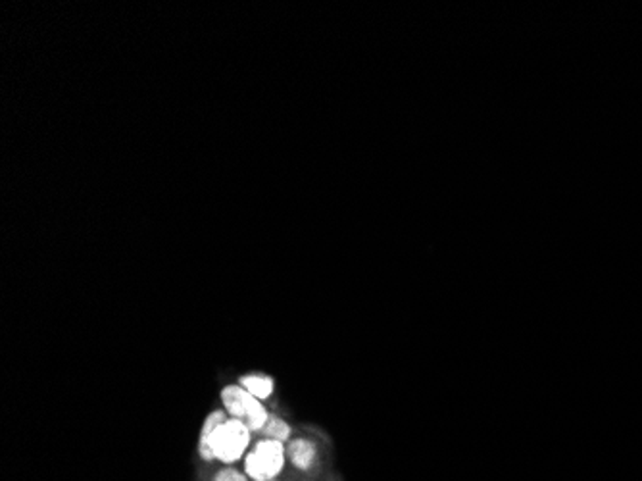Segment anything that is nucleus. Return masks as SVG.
Segmentation results:
<instances>
[{
    "label": "nucleus",
    "mask_w": 642,
    "mask_h": 481,
    "mask_svg": "<svg viewBox=\"0 0 642 481\" xmlns=\"http://www.w3.org/2000/svg\"><path fill=\"white\" fill-rule=\"evenodd\" d=\"M241 387H244L250 395L262 401L271 395L273 380L268 378V375H247V378L241 380Z\"/></svg>",
    "instance_id": "39448f33"
},
{
    "label": "nucleus",
    "mask_w": 642,
    "mask_h": 481,
    "mask_svg": "<svg viewBox=\"0 0 642 481\" xmlns=\"http://www.w3.org/2000/svg\"><path fill=\"white\" fill-rule=\"evenodd\" d=\"M285 464L283 443L264 439L260 441L252 453L247 457L244 468L254 481H269L278 476Z\"/></svg>",
    "instance_id": "7ed1b4c3"
},
{
    "label": "nucleus",
    "mask_w": 642,
    "mask_h": 481,
    "mask_svg": "<svg viewBox=\"0 0 642 481\" xmlns=\"http://www.w3.org/2000/svg\"><path fill=\"white\" fill-rule=\"evenodd\" d=\"M250 441V429L244 426L239 420H225L212 433L210 439V448L213 453V458L222 460L223 464H233L237 462L244 448L249 447Z\"/></svg>",
    "instance_id": "f03ea898"
},
{
    "label": "nucleus",
    "mask_w": 642,
    "mask_h": 481,
    "mask_svg": "<svg viewBox=\"0 0 642 481\" xmlns=\"http://www.w3.org/2000/svg\"><path fill=\"white\" fill-rule=\"evenodd\" d=\"M316 457V448L310 441L297 439L288 443V458L293 460V464L300 470H308L310 464Z\"/></svg>",
    "instance_id": "20e7f679"
},
{
    "label": "nucleus",
    "mask_w": 642,
    "mask_h": 481,
    "mask_svg": "<svg viewBox=\"0 0 642 481\" xmlns=\"http://www.w3.org/2000/svg\"><path fill=\"white\" fill-rule=\"evenodd\" d=\"M213 481H247V477H244V476L239 474V472H235L233 468H225V470H222V472L216 476V479H213Z\"/></svg>",
    "instance_id": "6e6552de"
},
{
    "label": "nucleus",
    "mask_w": 642,
    "mask_h": 481,
    "mask_svg": "<svg viewBox=\"0 0 642 481\" xmlns=\"http://www.w3.org/2000/svg\"><path fill=\"white\" fill-rule=\"evenodd\" d=\"M222 401L227 412L233 416V420H239L250 431H262V428L268 422V412L260 404V399L250 395L244 387L229 385L222 391Z\"/></svg>",
    "instance_id": "f257e3e1"
},
{
    "label": "nucleus",
    "mask_w": 642,
    "mask_h": 481,
    "mask_svg": "<svg viewBox=\"0 0 642 481\" xmlns=\"http://www.w3.org/2000/svg\"><path fill=\"white\" fill-rule=\"evenodd\" d=\"M262 433L266 435V438H269V439H273V441L285 443V441H288V438H290V428L287 426V422H283L281 418L269 416L266 426L262 428Z\"/></svg>",
    "instance_id": "0eeeda50"
},
{
    "label": "nucleus",
    "mask_w": 642,
    "mask_h": 481,
    "mask_svg": "<svg viewBox=\"0 0 642 481\" xmlns=\"http://www.w3.org/2000/svg\"><path fill=\"white\" fill-rule=\"evenodd\" d=\"M222 422H225V416L222 412H213L206 418V424L203 428V435H201V457L204 460H213V453H212V448H210V439H212V433L213 429H216Z\"/></svg>",
    "instance_id": "423d86ee"
}]
</instances>
